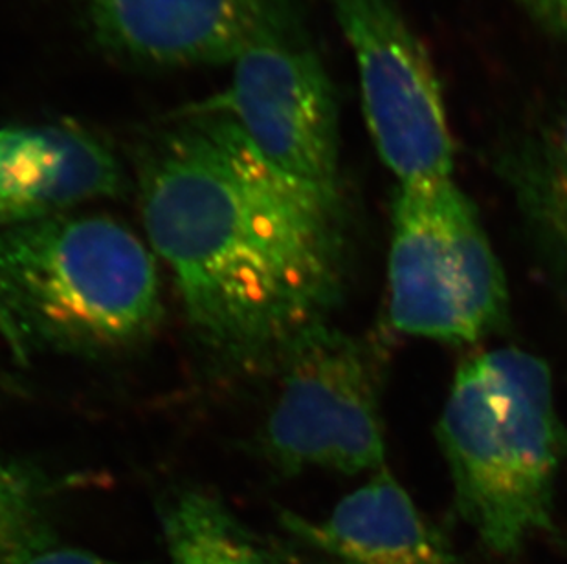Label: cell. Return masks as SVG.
I'll return each instance as SVG.
<instances>
[{
	"label": "cell",
	"instance_id": "cell-1",
	"mask_svg": "<svg viewBox=\"0 0 567 564\" xmlns=\"http://www.w3.org/2000/svg\"><path fill=\"white\" fill-rule=\"evenodd\" d=\"M138 191L151 250L219 362L278 365L326 321L342 288V203L270 166L226 114L214 108L153 136Z\"/></svg>",
	"mask_w": 567,
	"mask_h": 564
},
{
	"label": "cell",
	"instance_id": "cell-2",
	"mask_svg": "<svg viewBox=\"0 0 567 564\" xmlns=\"http://www.w3.org/2000/svg\"><path fill=\"white\" fill-rule=\"evenodd\" d=\"M153 255L103 215L69 211L0 231V340L24 365L142 345L164 315Z\"/></svg>",
	"mask_w": 567,
	"mask_h": 564
},
{
	"label": "cell",
	"instance_id": "cell-3",
	"mask_svg": "<svg viewBox=\"0 0 567 564\" xmlns=\"http://www.w3.org/2000/svg\"><path fill=\"white\" fill-rule=\"evenodd\" d=\"M437 435L455 508L491 552L518 554L551 530L567 431L546 363L516 348L472 357L455 374Z\"/></svg>",
	"mask_w": 567,
	"mask_h": 564
},
{
	"label": "cell",
	"instance_id": "cell-4",
	"mask_svg": "<svg viewBox=\"0 0 567 564\" xmlns=\"http://www.w3.org/2000/svg\"><path fill=\"white\" fill-rule=\"evenodd\" d=\"M507 310V282L471 198L454 180L399 186L390 250L396 331L472 343L496 331Z\"/></svg>",
	"mask_w": 567,
	"mask_h": 564
},
{
	"label": "cell",
	"instance_id": "cell-5",
	"mask_svg": "<svg viewBox=\"0 0 567 564\" xmlns=\"http://www.w3.org/2000/svg\"><path fill=\"white\" fill-rule=\"evenodd\" d=\"M278 396L262 427V455L285 474L384 468L379 363L364 341L309 326L278 362Z\"/></svg>",
	"mask_w": 567,
	"mask_h": 564
},
{
	"label": "cell",
	"instance_id": "cell-6",
	"mask_svg": "<svg viewBox=\"0 0 567 564\" xmlns=\"http://www.w3.org/2000/svg\"><path fill=\"white\" fill-rule=\"evenodd\" d=\"M215 111L279 173L342 202L334 91L290 0L234 61Z\"/></svg>",
	"mask_w": 567,
	"mask_h": 564
},
{
	"label": "cell",
	"instance_id": "cell-7",
	"mask_svg": "<svg viewBox=\"0 0 567 564\" xmlns=\"http://www.w3.org/2000/svg\"><path fill=\"white\" fill-rule=\"evenodd\" d=\"M353 49L365 122L401 186L452 180L454 144L429 52L393 0H327Z\"/></svg>",
	"mask_w": 567,
	"mask_h": 564
},
{
	"label": "cell",
	"instance_id": "cell-8",
	"mask_svg": "<svg viewBox=\"0 0 567 564\" xmlns=\"http://www.w3.org/2000/svg\"><path fill=\"white\" fill-rule=\"evenodd\" d=\"M103 50L155 66L234 64L287 0H81Z\"/></svg>",
	"mask_w": 567,
	"mask_h": 564
},
{
	"label": "cell",
	"instance_id": "cell-9",
	"mask_svg": "<svg viewBox=\"0 0 567 564\" xmlns=\"http://www.w3.org/2000/svg\"><path fill=\"white\" fill-rule=\"evenodd\" d=\"M124 173L107 145L69 123L0 128V231L116 197Z\"/></svg>",
	"mask_w": 567,
	"mask_h": 564
},
{
	"label": "cell",
	"instance_id": "cell-10",
	"mask_svg": "<svg viewBox=\"0 0 567 564\" xmlns=\"http://www.w3.org/2000/svg\"><path fill=\"white\" fill-rule=\"evenodd\" d=\"M284 524L340 564H466L385 468L323 521L285 513Z\"/></svg>",
	"mask_w": 567,
	"mask_h": 564
},
{
	"label": "cell",
	"instance_id": "cell-11",
	"mask_svg": "<svg viewBox=\"0 0 567 564\" xmlns=\"http://www.w3.org/2000/svg\"><path fill=\"white\" fill-rule=\"evenodd\" d=\"M172 564H284L206 491H178L162 508Z\"/></svg>",
	"mask_w": 567,
	"mask_h": 564
},
{
	"label": "cell",
	"instance_id": "cell-12",
	"mask_svg": "<svg viewBox=\"0 0 567 564\" xmlns=\"http://www.w3.org/2000/svg\"><path fill=\"white\" fill-rule=\"evenodd\" d=\"M63 480L0 455V564H21L52 544L49 513Z\"/></svg>",
	"mask_w": 567,
	"mask_h": 564
},
{
	"label": "cell",
	"instance_id": "cell-13",
	"mask_svg": "<svg viewBox=\"0 0 567 564\" xmlns=\"http://www.w3.org/2000/svg\"><path fill=\"white\" fill-rule=\"evenodd\" d=\"M504 169L529 219L567 198V108L557 122L525 139Z\"/></svg>",
	"mask_w": 567,
	"mask_h": 564
},
{
	"label": "cell",
	"instance_id": "cell-14",
	"mask_svg": "<svg viewBox=\"0 0 567 564\" xmlns=\"http://www.w3.org/2000/svg\"><path fill=\"white\" fill-rule=\"evenodd\" d=\"M530 222L538 228L547 250L555 257L558 267L566 270L567 275V198L546 209L544 213L536 215Z\"/></svg>",
	"mask_w": 567,
	"mask_h": 564
},
{
	"label": "cell",
	"instance_id": "cell-15",
	"mask_svg": "<svg viewBox=\"0 0 567 564\" xmlns=\"http://www.w3.org/2000/svg\"><path fill=\"white\" fill-rule=\"evenodd\" d=\"M538 27L567 44V0H513Z\"/></svg>",
	"mask_w": 567,
	"mask_h": 564
},
{
	"label": "cell",
	"instance_id": "cell-16",
	"mask_svg": "<svg viewBox=\"0 0 567 564\" xmlns=\"http://www.w3.org/2000/svg\"><path fill=\"white\" fill-rule=\"evenodd\" d=\"M21 564H118L114 561L105 560L102 555L92 554L86 550L80 549H58V546H47L32 557L22 561Z\"/></svg>",
	"mask_w": 567,
	"mask_h": 564
}]
</instances>
